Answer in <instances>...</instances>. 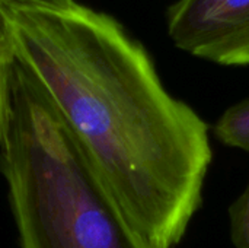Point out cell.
I'll return each instance as SVG.
<instances>
[{"instance_id":"5b68a950","label":"cell","mask_w":249,"mask_h":248,"mask_svg":"<svg viewBox=\"0 0 249 248\" xmlns=\"http://www.w3.org/2000/svg\"><path fill=\"white\" fill-rule=\"evenodd\" d=\"M16 63L9 26L4 13L0 7V142L3 139L9 111H10V89L13 66Z\"/></svg>"},{"instance_id":"7a4b0ae2","label":"cell","mask_w":249,"mask_h":248,"mask_svg":"<svg viewBox=\"0 0 249 248\" xmlns=\"http://www.w3.org/2000/svg\"><path fill=\"white\" fill-rule=\"evenodd\" d=\"M0 170L22 248H168L133 227L50 99L18 61Z\"/></svg>"},{"instance_id":"6da1fadb","label":"cell","mask_w":249,"mask_h":248,"mask_svg":"<svg viewBox=\"0 0 249 248\" xmlns=\"http://www.w3.org/2000/svg\"><path fill=\"white\" fill-rule=\"evenodd\" d=\"M0 7L18 64L133 227L158 246L178 244L212 162L206 123L163 88L146 48L111 15L77 1Z\"/></svg>"},{"instance_id":"52a82bcc","label":"cell","mask_w":249,"mask_h":248,"mask_svg":"<svg viewBox=\"0 0 249 248\" xmlns=\"http://www.w3.org/2000/svg\"><path fill=\"white\" fill-rule=\"evenodd\" d=\"M76 0H0L3 3H25V4H45V6H69Z\"/></svg>"},{"instance_id":"277c9868","label":"cell","mask_w":249,"mask_h":248,"mask_svg":"<svg viewBox=\"0 0 249 248\" xmlns=\"http://www.w3.org/2000/svg\"><path fill=\"white\" fill-rule=\"evenodd\" d=\"M214 134L223 145L249 152V99L226 110L214 126Z\"/></svg>"},{"instance_id":"8992f818","label":"cell","mask_w":249,"mask_h":248,"mask_svg":"<svg viewBox=\"0 0 249 248\" xmlns=\"http://www.w3.org/2000/svg\"><path fill=\"white\" fill-rule=\"evenodd\" d=\"M229 212L233 244L236 248H249V184Z\"/></svg>"},{"instance_id":"3957f363","label":"cell","mask_w":249,"mask_h":248,"mask_svg":"<svg viewBox=\"0 0 249 248\" xmlns=\"http://www.w3.org/2000/svg\"><path fill=\"white\" fill-rule=\"evenodd\" d=\"M166 22L178 48L223 66L249 64V0H178Z\"/></svg>"}]
</instances>
